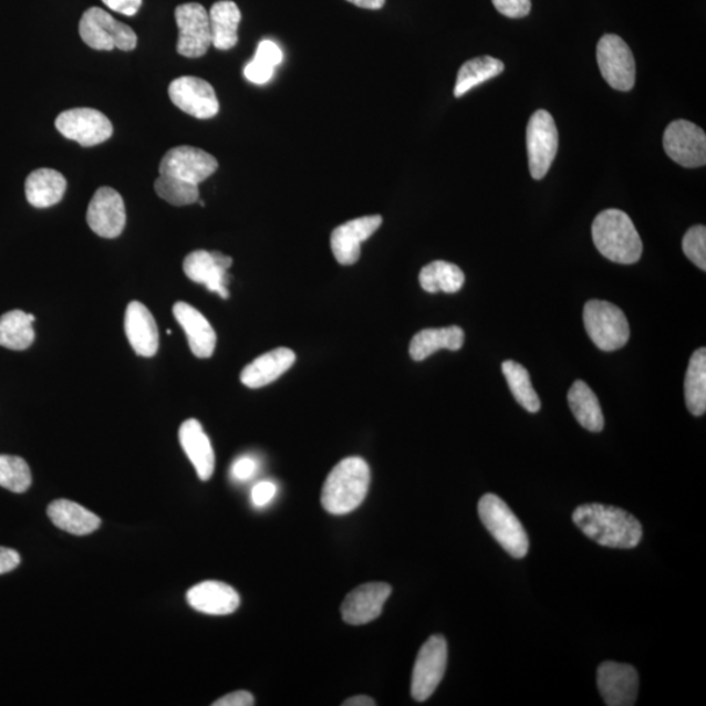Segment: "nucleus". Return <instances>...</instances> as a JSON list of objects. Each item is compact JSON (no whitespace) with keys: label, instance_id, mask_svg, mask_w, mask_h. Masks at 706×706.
I'll list each match as a JSON object with an SVG mask.
<instances>
[{"label":"nucleus","instance_id":"nucleus-1","mask_svg":"<svg viewBox=\"0 0 706 706\" xmlns=\"http://www.w3.org/2000/svg\"><path fill=\"white\" fill-rule=\"evenodd\" d=\"M573 522L588 538L609 549H635L643 539V526L635 516L603 503H585L574 510Z\"/></svg>","mask_w":706,"mask_h":706},{"label":"nucleus","instance_id":"nucleus-2","mask_svg":"<svg viewBox=\"0 0 706 706\" xmlns=\"http://www.w3.org/2000/svg\"><path fill=\"white\" fill-rule=\"evenodd\" d=\"M371 485V468L360 457L341 460L323 485L321 502L330 515L343 516L356 510Z\"/></svg>","mask_w":706,"mask_h":706},{"label":"nucleus","instance_id":"nucleus-3","mask_svg":"<svg viewBox=\"0 0 706 706\" xmlns=\"http://www.w3.org/2000/svg\"><path fill=\"white\" fill-rule=\"evenodd\" d=\"M592 232L596 249L610 261L621 264L640 261L643 241L625 212L615 208L601 212L593 222Z\"/></svg>","mask_w":706,"mask_h":706},{"label":"nucleus","instance_id":"nucleus-4","mask_svg":"<svg viewBox=\"0 0 706 706\" xmlns=\"http://www.w3.org/2000/svg\"><path fill=\"white\" fill-rule=\"evenodd\" d=\"M479 518L496 542L511 558L522 559L529 552V537L523 525L499 496L487 494L478 503Z\"/></svg>","mask_w":706,"mask_h":706},{"label":"nucleus","instance_id":"nucleus-5","mask_svg":"<svg viewBox=\"0 0 706 706\" xmlns=\"http://www.w3.org/2000/svg\"><path fill=\"white\" fill-rule=\"evenodd\" d=\"M583 325L590 340L604 352L617 351L630 341L629 320L609 301L590 300L583 308Z\"/></svg>","mask_w":706,"mask_h":706},{"label":"nucleus","instance_id":"nucleus-6","mask_svg":"<svg viewBox=\"0 0 706 706\" xmlns=\"http://www.w3.org/2000/svg\"><path fill=\"white\" fill-rule=\"evenodd\" d=\"M79 33L86 45L95 50H106V52L113 49L132 52L138 43V38L132 28L115 20L111 13L100 7H92L83 13L79 23Z\"/></svg>","mask_w":706,"mask_h":706},{"label":"nucleus","instance_id":"nucleus-7","mask_svg":"<svg viewBox=\"0 0 706 706\" xmlns=\"http://www.w3.org/2000/svg\"><path fill=\"white\" fill-rule=\"evenodd\" d=\"M448 665V643L442 635L432 636L422 646L414 666L411 695L416 702H427L442 683Z\"/></svg>","mask_w":706,"mask_h":706},{"label":"nucleus","instance_id":"nucleus-8","mask_svg":"<svg viewBox=\"0 0 706 706\" xmlns=\"http://www.w3.org/2000/svg\"><path fill=\"white\" fill-rule=\"evenodd\" d=\"M596 60L602 76L612 89L630 92L636 83V63L632 50L622 38L606 34L598 42Z\"/></svg>","mask_w":706,"mask_h":706},{"label":"nucleus","instance_id":"nucleus-9","mask_svg":"<svg viewBox=\"0 0 706 706\" xmlns=\"http://www.w3.org/2000/svg\"><path fill=\"white\" fill-rule=\"evenodd\" d=\"M531 177L542 179L549 173L559 147L558 127L552 115L538 111L531 115L526 132Z\"/></svg>","mask_w":706,"mask_h":706},{"label":"nucleus","instance_id":"nucleus-10","mask_svg":"<svg viewBox=\"0 0 706 706\" xmlns=\"http://www.w3.org/2000/svg\"><path fill=\"white\" fill-rule=\"evenodd\" d=\"M55 127L64 138L95 147L112 138L113 125L104 113L91 107H76L58 115Z\"/></svg>","mask_w":706,"mask_h":706},{"label":"nucleus","instance_id":"nucleus-11","mask_svg":"<svg viewBox=\"0 0 706 706\" xmlns=\"http://www.w3.org/2000/svg\"><path fill=\"white\" fill-rule=\"evenodd\" d=\"M178 27L177 52L186 58L204 56L212 46L210 17L204 6L185 3L175 12Z\"/></svg>","mask_w":706,"mask_h":706},{"label":"nucleus","instance_id":"nucleus-12","mask_svg":"<svg viewBox=\"0 0 706 706\" xmlns=\"http://www.w3.org/2000/svg\"><path fill=\"white\" fill-rule=\"evenodd\" d=\"M664 148L667 156L684 168L706 164V135L693 122L678 120L669 124L664 135Z\"/></svg>","mask_w":706,"mask_h":706},{"label":"nucleus","instance_id":"nucleus-13","mask_svg":"<svg viewBox=\"0 0 706 706\" xmlns=\"http://www.w3.org/2000/svg\"><path fill=\"white\" fill-rule=\"evenodd\" d=\"M169 97L178 110L198 120L214 118L220 110L214 86L196 76H183L173 81Z\"/></svg>","mask_w":706,"mask_h":706},{"label":"nucleus","instance_id":"nucleus-14","mask_svg":"<svg viewBox=\"0 0 706 706\" xmlns=\"http://www.w3.org/2000/svg\"><path fill=\"white\" fill-rule=\"evenodd\" d=\"M218 168V160L206 150L190 146H179L169 149L165 154L158 172H160V175L199 185L210 178Z\"/></svg>","mask_w":706,"mask_h":706},{"label":"nucleus","instance_id":"nucleus-15","mask_svg":"<svg viewBox=\"0 0 706 706\" xmlns=\"http://www.w3.org/2000/svg\"><path fill=\"white\" fill-rule=\"evenodd\" d=\"M86 222L103 239H117L126 226L124 198L112 187H100L86 210Z\"/></svg>","mask_w":706,"mask_h":706},{"label":"nucleus","instance_id":"nucleus-16","mask_svg":"<svg viewBox=\"0 0 706 706\" xmlns=\"http://www.w3.org/2000/svg\"><path fill=\"white\" fill-rule=\"evenodd\" d=\"M232 263L233 259L220 251L196 250L185 258L184 271L194 283L204 284L208 291L228 299V270Z\"/></svg>","mask_w":706,"mask_h":706},{"label":"nucleus","instance_id":"nucleus-17","mask_svg":"<svg viewBox=\"0 0 706 706\" xmlns=\"http://www.w3.org/2000/svg\"><path fill=\"white\" fill-rule=\"evenodd\" d=\"M598 688L604 704L609 706H632L638 696V673L631 665L603 662L598 668Z\"/></svg>","mask_w":706,"mask_h":706},{"label":"nucleus","instance_id":"nucleus-18","mask_svg":"<svg viewBox=\"0 0 706 706\" xmlns=\"http://www.w3.org/2000/svg\"><path fill=\"white\" fill-rule=\"evenodd\" d=\"M382 216H363L344 222L331 233V250L338 263L355 264L362 255V243L377 232L382 226Z\"/></svg>","mask_w":706,"mask_h":706},{"label":"nucleus","instance_id":"nucleus-19","mask_svg":"<svg viewBox=\"0 0 706 706\" xmlns=\"http://www.w3.org/2000/svg\"><path fill=\"white\" fill-rule=\"evenodd\" d=\"M391 594L392 586L384 582L365 583L352 590L341 609L344 622L363 625L376 621Z\"/></svg>","mask_w":706,"mask_h":706},{"label":"nucleus","instance_id":"nucleus-20","mask_svg":"<svg viewBox=\"0 0 706 706\" xmlns=\"http://www.w3.org/2000/svg\"><path fill=\"white\" fill-rule=\"evenodd\" d=\"M194 610L207 615H230L240 608V595L232 586L220 581H205L193 586L186 594Z\"/></svg>","mask_w":706,"mask_h":706},{"label":"nucleus","instance_id":"nucleus-21","mask_svg":"<svg viewBox=\"0 0 706 706\" xmlns=\"http://www.w3.org/2000/svg\"><path fill=\"white\" fill-rule=\"evenodd\" d=\"M173 314H175L177 322L185 330L194 356L199 359L211 357L218 336H216L215 330L206 316L198 309L184 301L176 302L175 307H173Z\"/></svg>","mask_w":706,"mask_h":706},{"label":"nucleus","instance_id":"nucleus-22","mask_svg":"<svg viewBox=\"0 0 706 706\" xmlns=\"http://www.w3.org/2000/svg\"><path fill=\"white\" fill-rule=\"evenodd\" d=\"M125 333L136 355L153 357L158 350V329L154 315L139 301H132L125 314Z\"/></svg>","mask_w":706,"mask_h":706},{"label":"nucleus","instance_id":"nucleus-23","mask_svg":"<svg viewBox=\"0 0 706 706\" xmlns=\"http://www.w3.org/2000/svg\"><path fill=\"white\" fill-rule=\"evenodd\" d=\"M179 443L190 459L200 480H210L215 471V451L210 438L197 419L183 423L179 428Z\"/></svg>","mask_w":706,"mask_h":706},{"label":"nucleus","instance_id":"nucleus-24","mask_svg":"<svg viewBox=\"0 0 706 706\" xmlns=\"http://www.w3.org/2000/svg\"><path fill=\"white\" fill-rule=\"evenodd\" d=\"M297 355L290 349H277L263 353L243 367L241 372V382L250 388L264 387L272 384L273 381L282 377L283 374L291 370Z\"/></svg>","mask_w":706,"mask_h":706},{"label":"nucleus","instance_id":"nucleus-25","mask_svg":"<svg viewBox=\"0 0 706 706\" xmlns=\"http://www.w3.org/2000/svg\"><path fill=\"white\" fill-rule=\"evenodd\" d=\"M68 189L61 172L42 168L31 173L25 181V196L33 207L48 208L60 204Z\"/></svg>","mask_w":706,"mask_h":706},{"label":"nucleus","instance_id":"nucleus-26","mask_svg":"<svg viewBox=\"0 0 706 706\" xmlns=\"http://www.w3.org/2000/svg\"><path fill=\"white\" fill-rule=\"evenodd\" d=\"M48 516L58 529L72 536H89L100 528L101 520L91 510L70 500H55L48 508Z\"/></svg>","mask_w":706,"mask_h":706},{"label":"nucleus","instance_id":"nucleus-27","mask_svg":"<svg viewBox=\"0 0 706 706\" xmlns=\"http://www.w3.org/2000/svg\"><path fill=\"white\" fill-rule=\"evenodd\" d=\"M464 343L465 333L459 326L425 329L411 341L409 356L415 362H423L439 350L459 351Z\"/></svg>","mask_w":706,"mask_h":706},{"label":"nucleus","instance_id":"nucleus-28","mask_svg":"<svg viewBox=\"0 0 706 706\" xmlns=\"http://www.w3.org/2000/svg\"><path fill=\"white\" fill-rule=\"evenodd\" d=\"M210 27L212 45L219 50H230L239 42L241 11L232 0H220L211 7Z\"/></svg>","mask_w":706,"mask_h":706},{"label":"nucleus","instance_id":"nucleus-29","mask_svg":"<svg viewBox=\"0 0 706 706\" xmlns=\"http://www.w3.org/2000/svg\"><path fill=\"white\" fill-rule=\"evenodd\" d=\"M568 403L581 427L590 432H601L604 416L596 395L586 382L575 381L568 393Z\"/></svg>","mask_w":706,"mask_h":706},{"label":"nucleus","instance_id":"nucleus-30","mask_svg":"<svg viewBox=\"0 0 706 706\" xmlns=\"http://www.w3.org/2000/svg\"><path fill=\"white\" fill-rule=\"evenodd\" d=\"M35 316L23 311H11L0 316V345L13 351H24L34 342Z\"/></svg>","mask_w":706,"mask_h":706},{"label":"nucleus","instance_id":"nucleus-31","mask_svg":"<svg viewBox=\"0 0 706 706\" xmlns=\"http://www.w3.org/2000/svg\"><path fill=\"white\" fill-rule=\"evenodd\" d=\"M503 70H506L503 63L494 56L486 55L467 61L458 71L454 96L457 98L465 96L466 93L474 90L475 86L491 81V79L502 74Z\"/></svg>","mask_w":706,"mask_h":706},{"label":"nucleus","instance_id":"nucleus-32","mask_svg":"<svg viewBox=\"0 0 706 706\" xmlns=\"http://www.w3.org/2000/svg\"><path fill=\"white\" fill-rule=\"evenodd\" d=\"M419 282L425 292L456 293L465 284V273L457 264L435 261L423 268Z\"/></svg>","mask_w":706,"mask_h":706},{"label":"nucleus","instance_id":"nucleus-33","mask_svg":"<svg viewBox=\"0 0 706 706\" xmlns=\"http://www.w3.org/2000/svg\"><path fill=\"white\" fill-rule=\"evenodd\" d=\"M687 408L691 414L702 416L706 411V350H697L689 360L684 382Z\"/></svg>","mask_w":706,"mask_h":706},{"label":"nucleus","instance_id":"nucleus-34","mask_svg":"<svg viewBox=\"0 0 706 706\" xmlns=\"http://www.w3.org/2000/svg\"><path fill=\"white\" fill-rule=\"evenodd\" d=\"M503 376H506L511 394L520 405L531 414H537L540 409V399L531 384L528 370L521 364L508 360L501 365Z\"/></svg>","mask_w":706,"mask_h":706},{"label":"nucleus","instance_id":"nucleus-35","mask_svg":"<svg viewBox=\"0 0 706 706\" xmlns=\"http://www.w3.org/2000/svg\"><path fill=\"white\" fill-rule=\"evenodd\" d=\"M283 62V52L278 43L271 40H263L259 43L253 61L247 64L243 70L245 77L255 84L269 83L273 76V71Z\"/></svg>","mask_w":706,"mask_h":706},{"label":"nucleus","instance_id":"nucleus-36","mask_svg":"<svg viewBox=\"0 0 706 706\" xmlns=\"http://www.w3.org/2000/svg\"><path fill=\"white\" fill-rule=\"evenodd\" d=\"M158 197L177 207L190 206L199 200V187L176 177L160 175L155 181Z\"/></svg>","mask_w":706,"mask_h":706},{"label":"nucleus","instance_id":"nucleus-37","mask_svg":"<svg viewBox=\"0 0 706 706\" xmlns=\"http://www.w3.org/2000/svg\"><path fill=\"white\" fill-rule=\"evenodd\" d=\"M31 485V468L23 458L0 456V486L14 494H23Z\"/></svg>","mask_w":706,"mask_h":706},{"label":"nucleus","instance_id":"nucleus-38","mask_svg":"<svg viewBox=\"0 0 706 706\" xmlns=\"http://www.w3.org/2000/svg\"><path fill=\"white\" fill-rule=\"evenodd\" d=\"M683 251L698 269L706 270V228L704 226L688 229L683 239Z\"/></svg>","mask_w":706,"mask_h":706},{"label":"nucleus","instance_id":"nucleus-39","mask_svg":"<svg viewBox=\"0 0 706 706\" xmlns=\"http://www.w3.org/2000/svg\"><path fill=\"white\" fill-rule=\"evenodd\" d=\"M492 3L497 11L510 19L528 17L531 11V0H492Z\"/></svg>","mask_w":706,"mask_h":706},{"label":"nucleus","instance_id":"nucleus-40","mask_svg":"<svg viewBox=\"0 0 706 706\" xmlns=\"http://www.w3.org/2000/svg\"><path fill=\"white\" fill-rule=\"evenodd\" d=\"M277 492L278 487L276 482L268 480L258 482V485L255 486L253 491H251V501H253L257 508H263L269 506Z\"/></svg>","mask_w":706,"mask_h":706},{"label":"nucleus","instance_id":"nucleus-41","mask_svg":"<svg viewBox=\"0 0 706 706\" xmlns=\"http://www.w3.org/2000/svg\"><path fill=\"white\" fill-rule=\"evenodd\" d=\"M258 470L257 460L251 457H241L232 466V477L239 481H247L255 477Z\"/></svg>","mask_w":706,"mask_h":706},{"label":"nucleus","instance_id":"nucleus-42","mask_svg":"<svg viewBox=\"0 0 706 706\" xmlns=\"http://www.w3.org/2000/svg\"><path fill=\"white\" fill-rule=\"evenodd\" d=\"M103 3L114 12L134 17L141 10L143 0H103Z\"/></svg>","mask_w":706,"mask_h":706},{"label":"nucleus","instance_id":"nucleus-43","mask_svg":"<svg viewBox=\"0 0 706 706\" xmlns=\"http://www.w3.org/2000/svg\"><path fill=\"white\" fill-rule=\"evenodd\" d=\"M214 706H251L255 705V697L248 691H236L216 700Z\"/></svg>","mask_w":706,"mask_h":706},{"label":"nucleus","instance_id":"nucleus-44","mask_svg":"<svg viewBox=\"0 0 706 706\" xmlns=\"http://www.w3.org/2000/svg\"><path fill=\"white\" fill-rule=\"evenodd\" d=\"M20 554L7 547H0V574L10 573L20 564Z\"/></svg>","mask_w":706,"mask_h":706},{"label":"nucleus","instance_id":"nucleus-45","mask_svg":"<svg viewBox=\"0 0 706 706\" xmlns=\"http://www.w3.org/2000/svg\"><path fill=\"white\" fill-rule=\"evenodd\" d=\"M353 6L365 10H381L385 6L386 0H347Z\"/></svg>","mask_w":706,"mask_h":706},{"label":"nucleus","instance_id":"nucleus-46","mask_svg":"<svg viewBox=\"0 0 706 706\" xmlns=\"http://www.w3.org/2000/svg\"><path fill=\"white\" fill-rule=\"evenodd\" d=\"M344 706H376L377 703L373 700L370 696L359 695L355 697L349 698L343 703Z\"/></svg>","mask_w":706,"mask_h":706}]
</instances>
